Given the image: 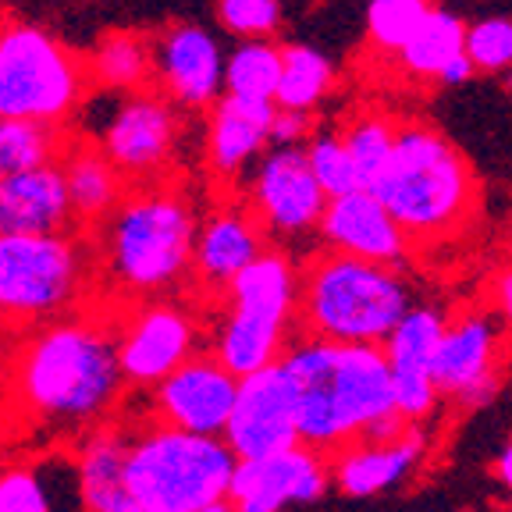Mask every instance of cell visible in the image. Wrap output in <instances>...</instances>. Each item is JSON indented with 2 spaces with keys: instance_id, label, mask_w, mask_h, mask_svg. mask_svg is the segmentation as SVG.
I'll use <instances>...</instances> for the list:
<instances>
[{
  "instance_id": "cell-1",
  "label": "cell",
  "mask_w": 512,
  "mask_h": 512,
  "mask_svg": "<svg viewBox=\"0 0 512 512\" xmlns=\"http://www.w3.org/2000/svg\"><path fill=\"white\" fill-rule=\"evenodd\" d=\"M281 360L299 395V445L317 448L320 456H342L352 445L395 441L413 427L395 402L384 345L313 338Z\"/></svg>"
},
{
  "instance_id": "cell-2",
  "label": "cell",
  "mask_w": 512,
  "mask_h": 512,
  "mask_svg": "<svg viewBox=\"0 0 512 512\" xmlns=\"http://www.w3.org/2000/svg\"><path fill=\"white\" fill-rule=\"evenodd\" d=\"M374 192L409 242L448 239L477 210V178L470 164L427 121H399L395 153Z\"/></svg>"
},
{
  "instance_id": "cell-3",
  "label": "cell",
  "mask_w": 512,
  "mask_h": 512,
  "mask_svg": "<svg viewBox=\"0 0 512 512\" xmlns=\"http://www.w3.org/2000/svg\"><path fill=\"white\" fill-rule=\"evenodd\" d=\"M18 381L32 413H40L50 424L79 427L111 409L125 374L118 345L96 324L72 320L32 338Z\"/></svg>"
},
{
  "instance_id": "cell-4",
  "label": "cell",
  "mask_w": 512,
  "mask_h": 512,
  "mask_svg": "<svg viewBox=\"0 0 512 512\" xmlns=\"http://www.w3.org/2000/svg\"><path fill=\"white\" fill-rule=\"evenodd\" d=\"M196 232V214L185 196L164 185L128 189L100 221V260L118 288L150 296L192 271Z\"/></svg>"
},
{
  "instance_id": "cell-5",
  "label": "cell",
  "mask_w": 512,
  "mask_h": 512,
  "mask_svg": "<svg viewBox=\"0 0 512 512\" xmlns=\"http://www.w3.org/2000/svg\"><path fill=\"white\" fill-rule=\"evenodd\" d=\"M409 306V285L395 267L338 249L306 267L299 288V313L306 328L313 331V338L328 342L384 345Z\"/></svg>"
},
{
  "instance_id": "cell-6",
  "label": "cell",
  "mask_w": 512,
  "mask_h": 512,
  "mask_svg": "<svg viewBox=\"0 0 512 512\" xmlns=\"http://www.w3.org/2000/svg\"><path fill=\"white\" fill-rule=\"evenodd\" d=\"M235 463L224 438L164 424L128 448L125 480L143 512H196L228 498Z\"/></svg>"
},
{
  "instance_id": "cell-7",
  "label": "cell",
  "mask_w": 512,
  "mask_h": 512,
  "mask_svg": "<svg viewBox=\"0 0 512 512\" xmlns=\"http://www.w3.org/2000/svg\"><path fill=\"white\" fill-rule=\"evenodd\" d=\"M89 68L32 22H0V118L68 125L89 96Z\"/></svg>"
},
{
  "instance_id": "cell-8",
  "label": "cell",
  "mask_w": 512,
  "mask_h": 512,
  "mask_svg": "<svg viewBox=\"0 0 512 512\" xmlns=\"http://www.w3.org/2000/svg\"><path fill=\"white\" fill-rule=\"evenodd\" d=\"M296 264L281 249H264L228 285V320L217 338V360L235 377H249L278 360V345L299 306Z\"/></svg>"
},
{
  "instance_id": "cell-9",
  "label": "cell",
  "mask_w": 512,
  "mask_h": 512,
  "mask_svg": "<svg viewBox=\"0 0 512 512\" xmlns=\"http://www.w3.org/2000/svg\"><path fill=\"white\" fill-rule=\"evenodd\" d=\"M82 260L64 232L0 235V310L18 317L64 310L82 288Z\"/></svg>"
},
{
  "instance_id": "cell-10",
  "label": "cell",
  "mask_w": 512,
  "mask_h": 512,
  "mask_svg": "<svg viewBox=\"0 0 512 512\" xmlns=\"http://www.w3.org/2000/svg\"><path fill=\"white\" fill-rule=\"evenodd\" d=\"M249 200L264 232L296 239L317 228L331 196L313 175L306 146H271L253 171Z\"/></svg>"
},
{
  "instance_id": "cell-11",
  "label": "cell",
  "mask_w": 512,
  "mask_h": 512,
  "mask_svg": "<svg viewBox=\"0 0 512 512\" xmlns=\"http://www.w3.org/2000/svg\"><path fill=\"white\" fill-rule=\"evenodd\" d=\"M296 381L285 360L267 363L264 370L242 377L239 399L224 427V441L239 459H260L299 445Z\"/></svg>"
},
{
  "instance_id": "cell-12",
  "label": "cell",
  "mask_w": 512,
  "mask_h": 512,
  "mask_svg": "<svg viewBox=\"0 0 512 512\" xmlns=\"http://www.w3.org/2000/svg\"><path fill=\"white\" fill-rule=\"evenodd\" d=\"M178 132V104H171L160 89H136L104 114L100 150L118 164L125 178H150L171 160Z\"/></svg>"
},
{
  "instance_id": "cell-13",
  "label": "cell",
  "mask_w": 512,
  "mask_h": 512,
  "mask_svg": "<svg viewBox=\"0 0 512 512\" xmlns=\"http://www.w3.org/2000/svg\"><path fill=\"white\" fill-rule=\"evenodd\" d=\"M224 50L203 25H168L153 40V86L182 111H210L224 96Z\"/></svg>"
},
{
  "instance_id": "cell-14",
  "label": "cell",
  "mask_w": 512,
  "mask_h": 512,
  "mask_svg": "<svg viewBox=\"0 0 512 512\" xmlns=\"http://www.w3.org/2000/svg\"><path fill=\"white\" fill-rule=\"evenodd\" d=\"M328 488V463L317 448L292 445L260 459H239L228 502L235 512H281L292 502H313Z\"/></svg>"
},
{
  "instance_id": "cell-15",
  "label": "cell",
  "mask_w": 512,
  "mask_h": 512,
  "mask_svg": "<svg viewBox=\"0 0 512 512\" xmlns=\"http://www.w3.org/2000/svg\"><path fill=\"white\" fill-rule=\"evenodd\" d=\"M239 381L242 377H235L217 356H189L157 384V413L171 427L224 438L239 399Z\"/></svg>"
},
{
  "instance_id": "cell-16",
  "label": "cell",
  "mask_w": 512,
  "mask_h": 512,
  "mask_svg": "<svg viewBox=\"0 0 512 512\" xmlns=\"http://www.w3.org/2000/svg\"><path fill=\"white\" fill-rule=\"evenodd\" d=\"M317 232L328 242V249L377 260L388 267H399L409 253V235L402 232V224L395 221V214L384 207L374 189H352L345 196H331Z\"/></svg>"
},
{
  "instance_id": "cell-17",
  "label": "cell",
  "mask_w": 512,
  "mask_h": 512,
  "mask_svg": "<svg viewBox=\"0 0 512 512\" xmlns=\"http://www.w3.org/2000/svg\"><path fill=\"white\" fill-rule=\"evenodd\" d=\"M445 328L448 320L434 306H409V313L399 320V328L384 342L388 363H392L395 402H399L402 416L413 424L424 420L434 409V402L441 399L438 384L431 377V363Z\"/></svg>"
},
{
  "instance_id": "cell-18",
  "label": "cell",
  "mask_w": 512,
  "mask_h": 512,
  "mask_svg": "<svg viewBox=\"0 0 512 512\" xmlns=\"http://www.w3.org/2000/svg\"><path fill=\"white\" fill-rule=\"evenodd\" d=\"M192 352V320L175 303H150L132 317L118 342L121 374L132 384H160Z\"/></svg>"
},
{
  "instance_id": "cell-19",
  "label": "cell",
  "mask_w": 512,
  "mask_h": 512,
  "mask_svg": "<svg viewBox=\"0 0 512 512\" xmlns=\"http://www.w3.org/2000/svg\"><path fill=\"white\" fill-rule=\"evenodd\" d=\"M498 331L488 317H463L448 324L434 349L431 377L441 395H456L466 406H477L495 388Z\"/></svg>"
},
{
  "instance_id": "cell-20",
  "label": "cell",
  "mask_w": 512,
  "mask_h": 512,
  "mask_svg": "<svg viewBox=\"0 0 512 512\" xmlns=\"http://www.w3.org/2000/svg\"><path fill=\"white\" fill-rule=\"evenodd\" d=\"M278 114L274 100H246L224 93L210 107L207 121V164L210 175L232 182L260 160L271 146V121Z\"/></svg>"
},
{
  "instance_id": "cell-21",
  "label": "cell",
  "mask_w": 512,
  "mask_h": 512,
  "mask_svg": "<svg viewBox=\"0 0 512 512\" xmlns=\"http://www.w3.org/2000/svg\"><path fill=\"white\" fill-rule=\"evenodd\" d=\"M72 221L61 160L0 178V235H57Z\"/></svg>"
},
{
  "instance_id": "cell-22",
  "label": "cell",
  "mask_w": 512,
  "mask_h": 512,
  "mask_svg": "<svg viewBox=\"0 0 512 512\" xmlns=\"http://www.w3.org/2000/svg\"><path fill=\"white\" fill-rule=\"evenodd\" d=\"M264 253V224L246 210H214L196 232L192 271L203 285L228 288L235 274L246 271L256 256Z\"/></svg>"
},
{
  "instance_id": "cell-23",
  "label": "cell",
  "mask_w": 512,
  "mask_h": 512,
  "mask_svg": "<svg viewBox=\"0 0 512 512\" xmlns=\"http://www.w3.org/2000/svg\"><path fill=\"white\" fill-rule=\"evenodd\" d=\"M424 456V438L420 427H409L402 438L395 441H377V445H352L342 456H335V480L338 488L352 498H367L377 491H388L392 484H399L416 463Z\"/></svg>"
},
{
  "instance_id": "cell-24",
  "label": "cell",
  "mask_w": 512,
  "mask_h": 512,
  "mask_svg": "<svg viewBox=\"0 0 512 512\" xmlns=\"http://www.w3.org/2000/svg\"><path fill=\"white\" fill-rule=\"evenodd\" d=\"M68 200H72L75 221L100 224L121 200H125V175L111 157L93 143H72L61 157Z\"/></svg>"
},
{
  "instance_id": "cell-25",
  "label": "cell",
  "mask_w": 512,
  "mask_h": 512,
  "mask_svg": "<svg viewBox=\"0 0 512 512\" xmlns=\"http://www.w3.org/2000/svg\"><path fill=\"white\" fill-rule=\"evenodd\" d=\"M125 459L128 445L111 434H96L86 441L79 459V484L89 512H143V505L128 491Z\"/></svg>"
},
{
  "instance_id": "cell-26",
  "label": "cell",
  "mask_w": 512,
  "mask_h": 512,
  "mask_svg": "<svg viewBox=\"0 0 512 512\" xmlns=\"http://www.w3.org/2000/svg\"><path fill=\"white\" fill-rule=\"evenodd\" d=\"M93 86L111 93H136L153 82V40L139 32H107L86 57Z\"/></svg>"
},
{
  "instance_id": "cell-27",
  "label": "cell",
  "mask_w": 512,
  "mask_h": 512,
  "mask_svg": "<svg viewBox=\"0 0 512 512\" xmlns=\"http://www.w3.org/2000/svg\"><path fill=\"white\" fill-rule=\"evenodd\" d=\"M335 93V61L310 43L281 47V82L274 104L288 111H317Z\"/></svg>"
},
{
  "instance_id": "cell-28",
  "label": "cell",
  "mask_w": 512,
  "mask_h": 512,
  "mask_svg": "<svg viewBox=\"0 0 512 512\" xmlns=\"http://www.w3.org/2000/svg\"><path fill=\"white\" fill-rule=\"evenodd\" d=\"M466 29H470V25L459 15H452V11H445V8H434L431 15L424 18V25L409 36L406 47L395 54L399 57V68L409 79L438 82L441 68L466 50Z\"/></svg>"
},
{
  "instance_id": "cell-29",
  "label": "cell",
  "mask_w": 512,
  "mask_h": 512,
  "mask_svg": "<svg viewBox=\"0 0 512 512\" xmlns=\"http://www.w3.org/2000/svg\"><path fill=\"white\" fill-rule=\"evenodd\" d=\"M68 150V132L61 125L29 118H0V178L54 164Z\"/></svg>"
},
{
  "instance_id": "cell-30",
  "label": "cell",
  "mask_w": 512,
  "mask_h": 512,
  "mask_svg": "<svg viewBox=\"0 0 512 512\" xmlns=\"http://www.w3.org/2000/svg\"><path fill=\"white\" fill-rule=\"evenodd\" d=\"M281 82V47L274 40H239L224 57V93L274 100Z\"/></svg>"
},
{
  "instance_id": "cell-31",
  "label": "cell",
  "mask_w": 512,
  "mask_h": 512,
  "mask_svg": "<svg viewBox=\"0 0 512 512\" xmlns=\"http://www.w3.org/2000/svg\"><path fill=\"white\" fill-rule=\"evenodd\" d=\"M345 146L352 153L356 175L363 189H374V182L384 175L388 160L395 153V136H399V121H392L381 111H363L342 128Z\"/></svg>"
},
{
  "instance_id": "cell-32",
  "label": "cell",
  "mask_w": 512,
  "mask_h": 512,
  "mask_svg": "<svg viewBox=\"0 0 512 512\" xmlns=\"http://www.w3.org/2000/svg\"><path fill=\"white\" fill-rule=\"evenodd\" d=\"M431 11L434 0H367L370 47L381 54H399Z\"/></svg>"
},
{
  "instance_id": "cell-33",
  "label": "cell",
  "mask_w": 512,
  "mask_h": 512,
  "mask_svg": "<svg viewBox=\"0 0 512 512\" xmlns=\"http://www.w3.org/2000/svg\"><path fill=\"white\" fill-rule=\"evenodd\" d=\"M303 146L306 157H310L313 175H317V182L324 185L328 196H345L352 189H363L356 164H352V153L338 128H317V132H310V139Z\"/></svg>"
},
{
  "instance_id": "cell-34",
  "label": "cell",
  "mask_w": 512,
  "mask_h": 512,
  "mask_svg": "<svg viewBox=\"0 0 512 512\" xmlns=\"http://www.w3.org/2000/svg\"><path fill=\"white\" fill-rule=\"evenodd\" d=\"M281 15V0H217V25L235 40H271Z\"/></svg>"
},
{
  "instance_id": "cell-35",
  "label": "cell",
  "mask_w": 512,
  "mask_h": 512,
  "mask_svg": "<svg viewBox=\"0 0 512 512\" xmlns=\"http://www.w3.org/2000/svg\"><path fill=\"white\" fill-rule=\"evenodd\" d=\"M466 54L477 72H509L512 68V18L491 15L466 29Z\"/></svg>"
},
{
  "instance_id": "cell-36",
  "label": "cell",
  "mask_w": 512,
  "mask_h": 512,
  "mask_svg": "<svg viewBox=\"0 0 512 512\" xmlns=\"http://www.w3.org/2000/svg\"><path fill=\"white\" fill-rule=\"evenodd\" d=\"M0 512H50L40 480L29 470L0 473Z\"/></svg>"
},
{
  "instance_id": "cell-37",
  "label": "cell",
  "mask_w": 512,
  "mask_h": 512,
  "mask_svg": "<svg viewBox=\"0 0 512 512\" xmlns=\"http://www.w3.org/2000/svg\"><path fill=\"white\" fill-rule=\"evenodd\" d=\"M313 125H310V111H288L278 107L271 121V146H303L310 139Z\"/></svg>"
},
{
  "instance_id": "cell-38",
  "label": "cell",
  "mask_w": 512,
  "mask_h": 512,
  "mask_svg": "<svg viewBox=\"0 0 512 512\" xmlns=\"http://www.w3.org/2000/svg\"><path fill=\"white\" fill-rule=\"evenodd\" d=\"M473 75H477V64H473V61H470V54L463 50V54H456L452 61L445 64V68H441L438 82H441V86L452 89V86H463V82H470Z\"/></svg>"
},
{
  "instance_id": "cell-39",
  "label": "cell",
  "mask_w": 512,
  "mask_h": 512,
  "mask_svg": "<svg viewBox=\"0 0 512 512\" xmlns=\"http://www.w3.org/2000/svg\"><path fill=\"white\" fill-rule=\"evenodd\" d=\"M495 299H498V310H502L505 320L512 324V267H509V271L498 274V281H495Z\"/></svg>"
},
{
  "instance_id": "cell-40",
  "label": "cell",
  "mask_w": 512,
  "mask_h": 512,
  "mask_svg": "<svg viewBox=\"0 0 512 512\" xmlns=\"http://www.w3.org/2000/svg\"><path fill=\"white\" fill-rule=\"evenodd\" d=\"M495 473H498V480H502L505 488L512 491V441L502 448V452H498V459H495Z\"/></svg>"
},
{
  "instance_id": "cell-41",
  "label": "cell",
  "mask_w": 512,
  "mask_h": 512,
  "mask_svg": "<svg viewBox=\"0 0 512 512\" xmlns=\"http://www.w3.org/2000/svg\"><path fill=\"white\" fill-rule=\"evenodd\" d=\"M196 512H235V505L228 502V498H221V502H214V505H203V509H196Z\"/></svg>"
},
{
  "instance_id": "cell-42",
  "label": "cell",
  "mask_w": 512,
  "mask_h": 512,
  "mask_svg": "<svg viewBox=\"0 0 512 512\" xmlns=\"http://www.w3.org/2000/svg\"><path fill=\"white\" fill-rule=\"evenodd\" d=\"M502 75H505V93L512 96V68H509V72H502Z\"/></svg>"
}]
</instances>
